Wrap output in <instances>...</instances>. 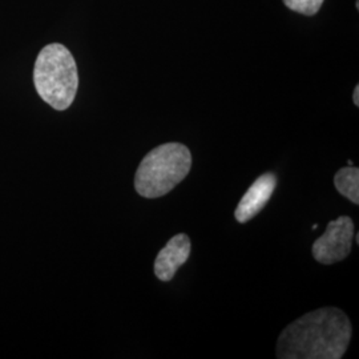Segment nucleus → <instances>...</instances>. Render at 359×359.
<instances>
[{"label": "nucleus", "mask_w": 359, "mask_h": 359, "mask_svg": "<svg viewBox=\"0 0 359 359\" xmlns=\"http://www.w3.org/2000/svg\"><path fill=\"white\" fill-rule=\"evenodd\" d=\"M191 250H192L191 238L187 234L180 233L175 237H172L156 257V261H154L156 277L163 283L173 280L177 270L188 261V258L191 256Z\"/></svg>", "instance_id": "obj_5"}, {"label": "nucleus", "mask_w": 359, "mask_h": 359, "mask_svg": "<svg viewBox=\"0 0 359 359\" xmlns=\"http://www.w3.org/2000/svg\"><path fill=\"white\" fill-rule=\"evenodd\" d=\"M34 83L39 96L56 111L71 107L79 87L76 62L63 44L46 46L35 62Z\"/></svg>", "instance_id": "obj_3"}, {"label": "nucleus", "mask_w": 359, "mask_h": 359, "mask_svg": "<svg viewBox=\"0 0 359 359\" xmlns=\"http://www.w3.org/2000/svg\"><path fill=\"white\" fill-rule=\"evenodd\" d=\"M285 6L294 11L306 16H313L320 11L323 0H283Z\"/></svg>", "instance_id": "obj_8"}, {"label": "nucleus", "mask_w": 359, "mask_h": 359, "mask_svg": "<svg viewBox=\"0 0 359 359\" xmlns=\"http://www.w3.org/2000/svg\"><path fill=\"white\" fill-rule=\"evenodd\" d=\"M192 168L189 148L180 142H167L148 152L135 176L136 192L145 198H158L173 191Z\"/></svg>", "instance_id": "obj_2"}, {"label": "nucleus", "mask_w": 359, "mask_h": 359, "mask_svg": "<svg viewBox=\"0 0 359 359\" xmlns=\"http://www.w3.org/2000/svg\"><path fill=\"white\" fill-rule=\"evenodd\" d=\"M353 102L354 104L358 107L359 105V86L355 87V90H354V95H353Z\"/></svg>", "instance_id": "obj_9"}, {"label": "nucleus", "mask_w": 359, "mask_h": 359, "mask_svg": "<svg viewBox=\"0 0 359 359\" xmlns=\"http://www.w3.org/2000/svg\"><path fill=\"white\" fill-rule=\"evenodd\" d=\"M351 334V322L341 309H318L283 329L276 347L277 358L341 359Z\"/></svg>", "instance_id": "obj_1"}, {"label": "nucleus", "mask_w": 359, "mask_h": 359, "mask_svg": "<svg viewBox=\"0 0 359 359\" xmlns=\"http://www.w3.org/2000/svg\"><path fill=\"white\" fill-rule=\"evenodd\" d=\"M277 187V176L273 173H265L259 176L252 184V187L246 191L244 197L238 203L234 212V217L240 222L245 224L256 217L257 215L269 203L273 193Z\"/></svg>", "instance_id": "obj_6"}, {"label": "nucleus", "mask_w": 359, "mask_h": 359, "mask_svg": "<svg viewBox=\"0 0 359 359\" xmlns=\"http://www.w3.org/2000/svg\"><path fill=\"white\" fill-rule=\"evenodd\" d=\"M355 244H359V234H355Z\"/></svg>", "instance_id": "obj_10"}, {"label": "nucleus", "mask_w": 359, "mask_h": 359, "mask_svg": "<svg viewBox=\"0 0 359 359\" xmlns=\"http://www.w3.org/2000/svg\"><path fill=\"white\" fill-rule=\"evenodd\" d=\"M335 189L350 200L353 204H359V169L353 165L339 169L334 176Z\"/></svg>", "instance_id": "obj_7"}, {"label": "nucleus", "mask_w": 359, "mask_h": 359, "mask_svg": "<svg viewBox=\"0 0 359 359\" xmlns=\"http://www.w3.org/2000/svg\"><path fill=\"white\" fill-rule=\"evenodd\" d=\"M354 222L347 216L330 221L326 231L311 246V253L322 265L344 261L351 252L354 240Z\"/></svg>", "instance_id": "obj_4"}]
</instances>
